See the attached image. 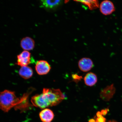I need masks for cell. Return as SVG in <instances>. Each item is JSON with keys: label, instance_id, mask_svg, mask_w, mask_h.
Wrapping results in <instances>:
<instances>
[{"label": "cell", "instance_id": "cell-7", "mask_svg": "<svg viewBox=\"0 0 122 122\" xmlns=\"http://www.w3.org/2000/svg\"><path fill=\"white\" fill-rule=\"evenodd\" d=\"M39 116L42 122H51L54 117L53 111L48 108L44 109L41 111Z\"/></svg>", "mask_w": 122, "mask_h": 122}, {"label": "cell", "instance_id": "cell-8", "mask_svg": "<svg viewBox=\"0 0 122 122\" xmlns=\"http://www.w3.org/2000/svg\"><path fill=\"white\" fill-rule=\"evenodd\" d=\"M20 46L23 49L26 51L32 50L35 46V42L31 38L27 36L22 39L20 42Z\"/></svg>", "mask_w": 122, "mask_h": 122}, {"label": "cell", "instance_id": "cell-2", "mask_svg": "<svg viewBox=\"0 0 122 122\" xmlns=\"http://www.w3.org/2000/svg\"><path fill=\"white\" fill-rule=\"evenodd\" d=\"M30 92L25 93L20 97H16L14 91L5 90L0 92V109L5 112H8L13 107L17 109L26 107L27 101Z\"/></svg>", "mask_w": 122, "mask_h": 122}, {"label": "cell", "instance_id": "cell-4", "mask_svg": "<svg viewBox=\"0 0 122 122\" xmlns=\"http://www.w3.org/2000/svg\"><path fill=\"white\" fill-rule=\"evenodd\" d=\"M31 53L29 52L24 50L17 56V65L21 67L27 66L31 63Z\"/></svg>", "mask_w": 122, "mask_h": 122}, {"label": "cell", "instance_id": "cell-11", "mask_svg": "<svg viewBox=\"0 0 122 122\" xmlns=\"http://www.w3.org/2000/svg\"><path fill=\"white\" fill-rule=\"evenodd\" d=\"M115 88L113 85L108 86L102 92V98L106 101L110 100L115 93Z\"/></svg>", "mask_w": 122, "mask_h": 122}, {"label": "cell", "instance_id": "cell-3", "mask_svg": "<svg viewBox=\"0 0 122 122\" xmlns=\"http://www.w3.org/2000/svg\"><path fill=\"white\" fill-rule=\"evenodd\" d=\"M35 69L38 74L43 75L47 74L49 72L51 69V67L47 61L41 60L36 62Z\"/></svg>", "mask_w": 122, "mask_h": 122}, {"label": "cell", "instance_id": "cell-9", "mask_svg": "<svg viewBox=\"0 0 122 122\" xmlns=\"http://www.w3.org/2000/svg\"><path fill=\"white\" fill-rule=\"evenodd\" d=\"M97 75L92 72L87 73L84 78L85 83L87 86H93L97 81Z\"/></svg>", "mask_w": 122, "mask_h": 122}, {"label": "cell", "instance_id": "cell-14", "mask_svg": "<svg viewBox=\"0 0 122 122\" xmlns=\"http://www.w3.org/2000/svg\"><path fill=\"white\" fill-rule=\"evenodd\" d=\"M116 122L114 121H113H113H109V122Z\"/></svg>", "mask_w": 122, "mask_h": 122}, {"label": "cell", "instance_id": "cell-6", "mask_svg": "<svg viewBox=\"0 0 122 122\" xmlns=\"http://www.w3.org/2000/svg\"><path fill=\"white\" fill-rule=\"evenodd\" d=\"M94 66L92 61L89 58H83L79 61L78 66L81 71L87 72L91 70Z\"/></svg>", "mask_w": 122, "mask_h": 122}, {"label": "cell", "instance_id": "cell-5", "mask_svg": "<svg viewBox=\"0 0 122 122\" xmlns=\"http://www.w3.org/2000/svg\"><path fill=\"white\" fill-rule=\"evenodd\" d=\"M100 8L101 12L105 15H111L115 11V9L113 3L107 0L102 1L100 5Z\"/></svg>", "mask_w": 122, "mask_h": 122}, {"label": "cell", "instance_id": "cell-12", "mask_svg": "<svg viewBox=\"0 0 122 122\" xmlns=\"http://www.w3.org/2000/svg\"><path fill=\"white\" fill-rule=\"evenodd\" d=\"M41 4L42 7L48 9H52L56 8L61 4V0H41Z\"/></svg>", "mask_w": 122, "mask_h": 122}, {"label": "cell", "instance_id": "cell-10", "mask_svg": "<svg viewBox=\"0 0 122 122\" xmlns=\"http://www.w3.org/2000/svg\"><path fill=\"white\" fill-rule=\"evenodd\" d=\"M19 74L21 77L25 79H28L33 75L32 68L28 66L21 67L19 71Z\"/></svg>", "mask_w": 122, "mask_h": 122}, {"label": "cell", "instance_id": "cell-13", "mask_svg": "<svg viewBox=\"0 0 122 122\" xmlns=\"http://www.w3.org/2000/svg\"><path fill=\"white\" fill-rule=\"evenodd\" d=\"M81 1L83 4L87 5L88 6L91 7V8L98 6V2L97 1Z\"/></svg>", "mask_w": 122, "mask_h": 122}, {"label": "cell", "instance_id": "cell-1", "mask_svg": "<svg viewBox=\"0 0 122 122\" xmlns=\"http://www.w3.org/2000/svg\"><path fill=\"white\" fill-rule=\"evenodd\" d=\"M65 98V96L59 89L44 88L42 94L32 97L31 102L34 106L44 109L57 106Z\"/></svg>", "mask_w": 122, "mask_h": 122}]
</instances>
